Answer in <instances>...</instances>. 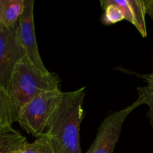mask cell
Segmentation results:
<instances>
[{"label":"cell","mask_w":153,"mask_h":153,"mask_svg":"<svg viewBox=\"0 0 153 153\" xmlns=\"http://www.w3.org/2000/svg\"><path fill=\"white\" fill-rule=\"evenodd\" d=\"M85 94V87L63 92L51 114L45 132L50 138L54 153H82L80 128L84 117L82 105Z\"/></svg>","instance_id":"obj_1"},{"label":"cell","mask_w":153,"mask_h":153,"mask_svg":"<svg viewBox=\"0 0 153 153\" xmlns=\"http://www.w3.org/2000/svg\"><path fill=\"white\" fill-rule=\"evenodd\" d=\"M60 82L56 73L40 70L26 55L15 66L7 91L20 111L40 93L59 89Z\"/></svg>","instance_id":"obj_2"},{"label":"cell","mask_w":153,"mask_h":153,"mask_svg":"<svg viewBox=\"0 0 153 153\" xmlns=\"http://www.w3.org/2000/svg\"><path fill=\"white\" fill-rule=\"evenodd\" d=\"M59 89L40 93L19 111L17 122L28 134L34 137L45 132L48 120L62 98Z\"/></svg>","instance_id":"obj_3"},{"label":"cell","mask_w":153,"mask_h":153,"mask_svg":"<svg viewBox=\"0 0 153 153\" xmlns=\"http://www.w3.org/2000/svg\"><path fill=\"white\" fill-rule=\"evenodd\" d=\"M142 104V100L138 98L130 105L105 117L98 129L95 139L86 153H113L124 120L134 110Z\"/></svg>","instance_id":"obj_4"},{"label":"cell","mask_w":153,"mask_h":153,"mask_svg":"<svg viewBox=\"0 0 153 153\" xmlns=\"http://www.w3.org/2000/svg\"><path fill=\"white\" fill-rule=\"evenodd\" d=\"M13 28L0 25V85L7 90L12 73L18 62L26 55Z\"/></svg>","instance_id":"obj_5"},{"label":"cell","mask_w":153,"mask_h":153,"mask_svg":"<svg viewBox=\"0 0 153 153\" xmlns=\"http://www.w3.org/2000/svg\"><path fill=\"white\" fill-rule=\"evenodd\" d=\"M34 4L33 0H24V10L18 20L16 32L26 55L34 65L43 71H48L42 61L38 47L34 22Z\"/></svg>","instance_id":"obj_6"},{"label":"cell","mask_w":153,"mask_h":153,"mask_svg":"<svg viewBox=\"0 0 153 153\" xmlns=\"http://www.w3.org/2000/svg\"><path fill=\"white\" fill-rule=\"evenodd\" d=\"M121 10L125 20L130 22L143 37L147 36L144 0H105Z\"/></svg>","instance_id":"obj_7"},{"label":"cell","mask_w":153,"mask_h":153,"mask_svg":"<svg viewBox=\"0 0 153 153\" xmlns=\"http://www.w3.org/2000/svg\"><path fill=\"white\" fill-rule=\"evenodd\" d=\"M19 110L6 89L0 85V131L11 128L17 121Z\"/></svg>","instance_id":"obj_8"},{"label":"cell","mask_w":153,"mask_h":153,"mask_svg":"<svg viewBox=\"0 0 153 153\" xmlns=\"http://www.w3.org/2000/svg\"><path fill=\"white\" fill-rule=\"evenodd\" d=\"M24 10V0H0V25L15 27Z\"/></svg>","instance_id":"obj_9"},{"label":"cell","mask_w":153,"mask_h":153,"mask_svg":"<svg viewBox=\"0 0 153 153\" xmlns=\"http://www.w3.org/2000/svg\"><path fill=\"white\" fill-rule=\"evenodd\" d=\"M26 138L19 131L9 128L0 131V153H18Z\"/></svg>","instance_id":"obj_10"},{"label":"cell","mask_w":153,"mask_h":153,"mask_svg":"<svg viewBox=\"0 0 153 153\" xmlns=\"http://www.w3.org/2000/svg\"><path fill=\"white\" fill-rule=\"evenodd\" d=\"M18 153H54V150L49 135L44 132L32 143L26 142Z\"/></svg>","instance_id":"obj_11"},{"label":"cell","mask_w":153,"mask_h":153,"mask_svg":"<svg viewBox=\"0 0 153 153\" xmlns=\"http://www.w3.org/2000/svg\"><path fill=\"white\" fill-rule=\"evenodd\" d=\"M100 6L104 10L101 22L104 25H112L124 19V15L118 7L106 2L105 0L100 1Z\"/></svg>","instance_id":"obj_12"},{"label":"cell","mask_w":153,"mask_h":153,"mask_svg":"<svg viewBox=\"0 0 153 153\" xmlns=\"http://www.w3.org/2000/svg\"><path fill=\"white\" fill-rule=\"evenodd\" d=\"M138 98L142 100V103L148 105V111L147 113L150 125L153 128V86H146L137 88Z\"/></svg>","instance_id":"obj_13"},{"label":"cell","mask_w":153,"mask_h":153,"mask_svg":"<svg viewBox=\"0 0 153 153\" xmlns=\"http://www.w3.org/2000/svg\"><path fill=\"white\" fill-rule=\"evenodd\" d=\"M146 13L153 19V0H144Z\"/></svg>","instance_id":"obj_14"},{"label":"cell","mask_w":153,"mask_h":153,"mask_svg":"<svg viewBox=\"0 0 153 153\" xmlns=\"http://www.w3.org/2000/svg\"><path fill=\"white\" fill-rule=\"evenodd\" d=\"M140 76L142 79L145 80V82H146L147 85L153 86V72L152 73H149V74L142 75V76Z\"/></svg>","instance_id":"obj_15"}]
</instances>
